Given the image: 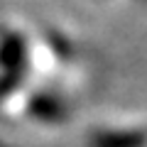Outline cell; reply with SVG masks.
Listing matches in <instances>:
<instances>
[{"mask_svg":"<svg viewBox=\"0 0 147 147\" xmlns=\"http://www.w3.org/2000/svg\"><path fill=\"white\" fill-rule=\"evenodd\" d=\"M91 147H147L145 130H103L91 137Z\"/></svg>","mask_w":147,"mask_h":147,"instance_id":"1","label":"cell"}]
</instances>
